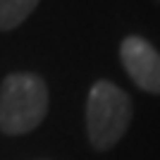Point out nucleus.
Here are the masks:
<instances>
[{"label":"nucleus","instance_id":"nucleus-1","mask_svg":"<svg viewBox=\"0 0 160 160\" xmlns=\"http://www.w3.org/2000/svg\"><path fill=\"white\" fill-rule=\"evenodd\" d=\"M48 84L31 72L7 74L0 86V132L7 136L29 134L46 120Z\"/></svg>","mask_w":160,"mask_h":160},{"label":"nucleus","instance_id":"nucleus-2","mask_svg":"<svg viewBox=\"0 0 160 160\" xmlns=\"http://www.w3.org/2000/svg\"><path fill=\"white\" fill-rule=\"evenodd\" d=\"M132 98L117 84L100 79L86 98V136L96 151H108L124 136L132 122Z\"/></svg>","mask_w":160,"mask_h":160},{"label":"nucleus","instance_id":"nucleus-3","mask_svg":"<svg viewBox=\"0 0 160 160\" xmlns=\"http://www.w3.org/2000/svg\"><path fill=\"white\" fill-rule=\"evenodd\" d=\"M120 60L129 79L146 93L160 96V53L143 36H127L120 43Z\"/></svg>","mask_w":160,"mask_h":160},{"label":"nucleus","instance_id":"nucleus-4","mask_svg":"<svg viewBox=\"0 0 160 160\" xmlns=\"http://www.w3.org/2000/svg\"><path fill=\"white\" fill-rule=\"evenodd\" d=\"M38 0H0V31H12L29 19Z\"/></svg>","mask_w":160,"mask_h":160}]
</instances>
